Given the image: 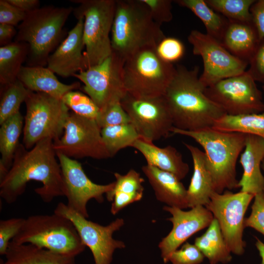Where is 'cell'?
<instances>
[{"label":"cell","mask_w":264,"mask_h":264,"mask_svg":"<svg viewBox=\"0 0 264 264\" xmlns=\"http://www.w3.org/2000/svg\"><path fill=\"white\" fill-rule=\"evenodd\" d=\"M68 109L81 116L96 120L100 109L88 96L75 90L66 93L62 99Z\"/></svg>","instance_id":"obj_36"},{"label":"cell","mask_w":264,"mask_h":264,"mask_svg":"<svg viewBox=\"0 0 264 264\" xmlns=\"http://www.w3.org/2000/svg\"><path fill=\"white\" fill-rule=\"evenodd\" d=\"M0 264H75L74 257L61 254L31 243L11 241Z\"/></svg>","instance_id":"obj_26"},{"label":"cell","mask_w":264,"mask_h":264,"mask_svg":"<svg viewBox=\"0 0 264 264\" xmlns=\"http://www.w3.org/2000/svg\"><path fill=\"white\" fill-rule=\"evenodd\" d=\"M178 5L189 9L203 23L206 34L220 43L229 20L211 8L205 0H176Z\"/></svg>","instance_id":"obj_31"},{"label":"cell","mask_w":264,"mask_h":264,"mask_svg":"<svg viewBox=\"0 0 264 264\" xmlns=\"http://www.w3.org/2000/svg\"><path fill=\"white\" fill-rule=\"evenodd\" d=\"M163 209L172 216L167 220L172 222L173 228L158 245L163 261L166 263L171 254L188 238L208 227L214 216L209 210L201 205L192 208L187 211L169 206H165Z\"/></svg>","instance_id":"obj_18"},{"label":"cell","mask_w":264,"mask_h":264,"mask_svg":"<svg viewBox=\"0 0 264 264\" xmlns=\"http://www.w3.org/2000/svg\"><path fill=\"white\" fill-rule=\"evenodd\" d=\"M247 72L255 81L263 83L264 81V40L259 44L250 58Z\"/></svg>","instance_id":"obj_44"},{"label":"cell","mask_w":264,"mask_h":264,"mask_svg":"<svg viewBox=\"0 0 264 264\" xmlns=\"http://www.w3.org/2000/svg\"><path fill=\"white\" fill-rule=\"evenodd\" d=\"M29 92L19 80L0 88V125L19 112L21 105L27 97Z\"/></svg>","instance_id":"obj_34"},{"label":"cell","mask_w":264,"mask_h":264,"mask_svg":"<svg viewBox=\"0 0 264 264\" xmlns=\"http://www.w3.org/2000/svg\"><path fill=\"white\" fill-rule=\"evenodd\" d=\"M17 79L30 91L45 93L59 99L81 87L79 82L68 85L61 82L54 73L45 66H23Z\"/></svg>","instance_id":"obj_24"},{"label":"cell","mask_w":264,"mask_h":264,"mask_svg":"<svg viewBox=\"0 0 264 264\" xmlns=\"http://www.w3.org/2000/svg\"><path fill=\"white\" fill-rule=\"evenodd\" d=\"M188 41L193 53L200 56L203 70L199 80L205 87L246 71L248 63L230 53L218 41L198 30H192Z\"/></svg>","instance_id":"obj_14"},{"label":"cell","mask_w":264,"mask_h":264,"mask_svg":"<svg viewBox=\"0 0 264 264\" xmlns=\"http://www.w3.org/2000/svg\"><path fill=\"white\" fill-rule=\"evenodd\" d=\"M156 51L162 59L173 64L182 58L185 52V47L179 39L175 37H166L157 44Z\"/></svg>","instance_id":"obj_38"},{"label":"cell","mask_w":264,"mask_h":264,"mask_svg":"<svg viewBox=\"0 0 264 264\" xmlns=\"http://www.w3.org/2000/svg\"><path fill=\"white\" fill-rule=\"evenodd\" d=\"M94 119L69 112L63 135L53 141L56 152L75 159L91 157L97 159L110 157Z\"/></svg>","instance_id":"obj_15"},{"label":"cell","mask_w":264,"mask_h":264,"mask_svg":"<svg viewBox=\"0 0 264 264\" xmlns=\"http://www.w3.org/2000/svg\"><path fill=\"white\" fill-rule=\"evenodd\" d=\"M78 5L73 11L77 19H84L83 41L86 69L96 66L111 55L110 34L115 0H72Z\"/></svg>","instance_id":"obj_7"},{"label":"cell","mask_w":264,"mask_h":264,"mask_svg":"<svg viewBox=\"0 0 264 264\" xmlns=\"http://www.w3.org/2000/svg\"><path fill=\"white\" fill-rule=\"evenodd\" d=\"M254 196L241 191L233 193L226 190L221 194L214 191L205 206L217 220L230 251L237 255H242L244 252V217Z\"/></svg>","instance_id":"obj_12"},{"label":"cell","mask_w":264,"mask_h":264,"mask_svg":"<svg viewBox=\"0 0 264 264\" xmlns=\"http://www.w3.org/2000/svg\"><path fill=\"white\" fill-rule=\"evenodd\" d=\"M212 127L220 131L258 136L264 140V112L239 116L225 114Z\"/></svg>","instance_id":"obj_32"},{"label":"cell","mask_w":264,"mask_h":264,"mask_svg":"<svg viewBox=\"0 0 264 264\" xmlns=\"http://www.w3.org/2000/svg\"><path fill=\"white\" fill-rule=\"evenodd\" d=\"M142 170L148 178L157 200L170 207L181 209L188 207L187 190L173 174L146 165Z\"/></svg>","instance_id":"obj_21"},{"label":"cell","mask_w":264,"mask_h":264,"mask_svg":"<svg viewBox=\"0 0 264 264\" xmlns=\"http://www.w3.org/2000/svg\"><path fill=\"white\" fill-rule=\"evenodd\" d=\"M26 114L23 129V145L27 150L38 142L61 137L69 114L62 99L46 93L29 90L25 100Z\"/></svg>","instance_id":"obj_9"},{"label":"cell","mask_w":264,"mask_h":264,"mask_svg":"<svg viewBox=\"0 0 264 264\" xmlns=\"http://www.w3.org/2000/svg\"><path fill=\"white\" fill-rule=\"evenodd\" d=\"M120 104L139 138L153 142L172 132L173 120L163 95L138 97L127 92Z\"/></svg>","instance_id":"obj_13"},{"label":"cell","mask_w":264,"mask_h":264,"mask_svg":"<svg viewBox=\"0 0 264 264\" xmlns=\"http://www.w3.org/2000/svg\"><path fill=\"white\" fill-rule=\"evenodd\" d=\"M101 136L110 157L120 150L132 147L139 138L131 123L104 127L101 130Z\"/></svg>","instance_id":"obj_33"},{"label":"cell","mask_w":264,"mask_h":264,"mask_svg":"<svg viewBox=\"0 0 264 264\" xmlns=\"http://www.w3.org/2000/svg\"><path fill=\"white\" fill-rule=\"evenodd\" d=\"M165 37L142 0H116L110 34L113 51L125 60L139 50L156 47Z\"/></svg>","instance_id":"obj_4"},{"label":"cell","mask_w":264,"mask_h":264,"mask_svg":"<svg viewBox=\"0 0 264 264\" xmlns=\"http://www.w3.org/2000/svg\"><path fill=\"white\" fill-rule=\"evenodd\" d=\"M262 83H263V86H262L263 94V97H264V81Z\"/></svg>","instance_id":"obj_49"},{"label":"cell","mask_w":264,"mask_h":264,"mask_svg":"<svg viewBox=\"0 0 264 264\" xmlns=\"http://www.w3.org/2000/svg\"><path fill=\"white\" fill-rule=\"evenodd\" d=\"M57 157L50 138L39 141L30 150L20 143L10 169L0 181V197L8 204L14 203L25 192L31 180L43 184L35 192L45 203L50 202L56 197L65 196V187Z\"/></svg>","instance_id":"obj_1"},{"label":"cell","mask_w":264,"mask_h":264,"mask_svg":"<svg viewBox=\"0 0 264 264\" xmlns=\"http://www.w3.org/2000/svg\"><path fill=\"white\" fill-rule=\"evenodd\" d=\"M176 69L173 64L159 56L156 47L142 49L125 60L123 73L125 88L138 97L163 96Z\"/></svg>","instance_id":"obj_8"},{"label":"cell","mask_w":264,"mask_h":264,"mask_svg":"<svg viewBox=\"0 0 264 264\" xmlns=\"http://www.w3.org/2000/svg\"><path fill=\"white\" fill-rule=\"evenodd\" d=\"M24 118L18 112L0 125V181L10 169L15 152L20 144L19 138L24 126Z\"/></svg>","instance_id":"obj_28"},{"label":"cell","mask_w":264,"mask_h":264,"mask_svg":"<svg viewBox=\"0 0 264 264\" xmlns=\"http://www.w3.org/2000/svg\"><path fill=\"white\" fill-rule=\"evenodd\" d=\"M252 23L257 31L259 42L264 40V0H256L250 8Z\"/></svg>","instance_id":"obj_45"},{"label":"cell","mask_w":264,"mask_h":264,"mask_svg":"<svg viewBox=\"0 0 264 264\" xmlns=\"http://www.w3.org/2000/svg\"><path fill=\"white\" fill-rule=\"evenodd\" d=\"M84 19H77L74 27L49 56L47 67L62 77H69L86 70L83 49Z\"/></svg>","instance_id":"obj_19"},{"label":"cell","mask_w":264,"mask_h":264,"mask_svg":"<svg viewBox=\"0 0 264 264\" xmlns=\"http://www.w3.org/2000/svg\"><path fill=\"white\" fill-rule=\"evenodd\" d=\"M176 68L163 95L174 127L186 131L212 127L226 113L205 94L206 88L200 81L199 67L195 66L189 69L178 65Z\"/></svg>","instance_id":"obj_2"},{"label":"cell","mask_w":264,"mask_h":264,"mask_svg":"<svg viewBox=\"0 0 264 264\" xmlns=\"http://www.w3.org/2000/svg\"><path fill=\"white\" fill-rule=\"evenodd\" d=\"M102 129L106 127L131 123V119L120 103H116L100 110L95 120Z\"/></svg>","instance_id":"obj_37"},{"label":"cell","mask_w":264,"mask_h":264,"mask_svg":"<svg viewBox=\"0 0 264 264\" xmlns=\"http://www.w3.org/2000/svg\"><path fill=\"white\" fill-rule=\"evenodd\" d=\"M148 6L154 20L161 25L170 22L173 19L172 0H142Z\"/></svg>","instance_id":"obj_41"},{"label":"cell","mask_w":264,"mask_h":264,"mask_svg":"<svg viewBox=\"0 0 264 264\" xmlns=\"http://www.w3.org/2000/svg\"><path fill=\"white\" fill-rule=\"evenodd\" d=\"M209 260L210 264L230 262L232 258L217 220L214 218L207 230L197 237L194 244Z\"/></svg>","instance_id":"obj_29"},{"label":"cell","mask_w":264,"mask_h":264,"mask_svg":"<svg viewBox=\"0 0 264 264\" xmlns=\"http://www.w3.org/2000/svg\"><path fill=\"white\" fill-rule=\"evenodd\" d=\"M261 168H262V169H263V171L264 172V159L262 162Z\"/></svg>","instance_id":"obj_50"},{"label":"cell","mask_w":264,"mask_h":264,"mask_svg":"<svg viewBox=\"0 0 264 264\" xmlns=\"http://www.w3.org/2000/svg\"><path fill=\"white\" fill-rule=\"evenodd\" d=\"M244 226L253 228L264 236V193L254 196L251 214L245 219Z\"/></svg>","instance_id":"obj_42"},{"label":"cell","mask_w":264,"mask_h":264,"mask_svg":"<svg viewBox=\"0 0 264 264\" xmlns=\"http://www.w3.org/2000/svg\"><path fill=\"white\" fill-rule=\"evenodd\" d=\"M204 93L229 115L264 112L263 93L247 70L206 87Z\"/></svg>","instance_id":"obj_10"},{"label":"cell","mask_w":264,"mask_h":264,"mask_svg":"<svg viewBox=\"0 0 264 264\" xmlns=\"http://www.w3.org/2000/svg\"><path fill=\"white\" fill-rule=\"evenodd\" d=\"M172 132L191 137L202 147L214 192L221 194L224 190L239 188L236 167L245 147L246 134L220 131L212 127L196 131L173 127Z\"/></svg>","instance_id":"obj_3"},{"label":"cell","mask_w":264,"mask_h":264,"mask_svg":"<svg viewBox=\"0 0 264 264\" xmlns=\"http://www.w3.org/2000/svg\"><path fill=\"white\" fill-rule=\"evenodd\" d=\"M17 30L15 26L7 24L0 23V45L3 46L11 43L16 37Z\"/></svg>","instance_id":"obj_46"},{"label":"cell","mask_w":264,"mask_h":264,"mask_svg":"<svg viewBox=\"0 0 264 264\" xmlns=\"http://www.w3.org/2000/svg\"><path fill=\"white\" fill-rule=\"evenodd\" d=\"M11 241L18 244H33L74 257L83 252L86 246L72 222L54 213L34 215L25 219Z\"/></svg>","instance_id":"obj_6"},{"label":"cell","mask_w":264,"mask_h":264,"mask_svg":"<svg viewBox=\"0 0 264 264\" xmlns=\"http://www.w3.org/2000/svg\"><path fill=\"white\" fill-rule=\"evenodd\" d=\"M29 53L27 43L14 41L0 47V88L15 81Z\"/></svg>","instance_id":"obj_30"},{"label":"cell","mask_w":264,"mask_h":264,"mask_svg":"<svg viewBox=\"0 0 264 264\" xmlns=\"http://www.w3.org/2000/svg\"><path fill=\"white\" fill-rule=\"evenodd\" d=\"M113 188L107 193L106 198L112 201L110 212L113 215L129 204L140 200L142 197L144 180L140 174L131 169L124 175L115 173Z\"/></svg>","instance_id":"obj_27"},{"label":"cell","mask_w":264,"mask_h":264,"mask_svg":"<svg viewBox=\"0 0 264 264\" xmlns=\"http://www.w3.org/2000/svg\"><path fill=\"white\" fill-rule=\"evenodd\" d=\"M61 167L66 189L65 197L68 207L86 218L88 201L95 199L98 203L104 201L103 195L113 188L115 183L100 185L93 182L85 174L81 164L59 152H56Z\"/></svg>","instance_id":"obj_17"},{"label":"cell","mask_w":264,"mask_h":264,"mask_svg":"<svg viewBox=\"0 0 264 264\" xmlns=\"http://www.w3.org/2000/svg\"><path fill=\"white\" fill-rule=\"evenodd\" d=\"M204 256L195 245L185 243L180 249L174 251L169 259L172 264H199Z\"/></svg>","instance_id":"obj_40"},{"label":"cell","mask_w":264,"mask_h":264,"mask_svg":"<svg viewBox=\"0 0 264 264\" xmlns=\"http://www.w3.org/2000/svg\"><path fill=\"white\" fill-rule=\"evenodd\" d=\"M54 213L72 222L84 244L91 250L95 264H110L114 251L125 247L123 242L112 238L113 233L124 225L122 219L118 218L103 226L88 220L62 202L57 205Z\"/></svg>","instance_id":"obj_16"},{"label":"cell","mask_w":264,"mask_h":264,"mask_svg":"<svg viewBox=\"0 0 264 264\" xmlns=\"http://www.w3.org/2000/svg\"><path fill=\"white\" fill-rule=\"evenodd\" d=\"M264 159V140L246 134L245 147L240 158L243 171L238 183L240 191L254 196L264 193V176L261 172Z\"/></svg>","instance_id":"obj_20"},{"label":"cell","mask_w":264,"mask_h":264,"mask_svg":"<svg viewBox=\"0 0 264 264\" xmlns=\"http://www.w3.org/2000/svg\"><path fill=\"white\" fill-rule=\"evenodd\" d=\"M26 13L9 3L0 0V23L17 26L25 19Z\"/></svg>","instance_id":"obj_43"},{"label":"cell","mask_w":264,"mask_h":264,"mask_svg":"<svg viewBox=\"0 0 264 264\" xmlns=\"http://www.w3.org/2000/svg\"><path fill=\"white\" fill-rule=\"evenodd\" d=\"M256 246L262 259L261 264H264V243L258 238H256Z\"/></svg>","instance_id":"obj_48"},{"label":"cell","mask_w":264,"mask_h":264,"mask_svg":"<svg viewBox=\"0 0 264 264\" xmlns=\"http://www.w3.org/2000/svg\"><path fill=\"white\" fill-rule=\"evenodd\" d=\"M215 11L230 21L251 22L250 8L255 0H205Z\"/></svg>","instance_id":"obj_35"},{"label":"cell","mask_w":264,"mask_h":264,"mask_svg":"<svg viewBox=\"0 0 264 264\" xmlns=\"http://www.w3.org/2000/svg\"><path fill=\"white\" fill-rule=\"evenodd\" d=\"M7 1L26 13L40 8V2L38 0H7Z\"/></svg>","instance_id":"obj_47"},{"label":"cell","mask_w":264,"mask_h":264,"mask_svg":"<svg viewBox=\"0 0 264 264\" xmlns=\"http://www.w3.org/2000/svg\"><path fill=\"white\" fill-rule=\"evenodd\" d=\"M25 219L13 218L0 220V254L5 255L9 244L22 228Z\"/></svg>","instance_id":"obj_39"},{"label":"cell","mask_w":264,"mask_h":264,"mask_svg":"<svg viewBox=\"0 0 264 264\" xmlns=\"http://www.w3.org/2000/svg\"><path fill=\"white\" fill-rule=\"evenodd\" d=\"M132 147L142 154L147 165L171 173L180 180L189 172V165L184 161L181 154L171 145L160 148L153 142L139 138Z\"/></svg>","instance_id":"obj_22"},{"label":"cell","mask_w":264,"mask_h":264,"mask_svg":"<svg viewBox=\"0 0 264 264\" xmlns=\"http://www.w3.org/2000/svg\"><path fill=\"white\" fill-rule=\"evenodd\" d=\"M73 9L47 5L26 13L14 39L28 45L26 66H47L50 55L67 35L64 26Z\"/></svg>","instance_id":"obj_5"},{"label":"cell","mask_w":264,"mask_h":264,"mask_svg":"<svg viewBox=\"0 0 264 264\" xmlns=\"http://www.w3.org/2000/svg\"><path fill=\"white\" fill-rule=\"evenodd\" d=\"M125 61L112 51L100 64L73 75L84 84L82 89L100 110L120 103L127 93L123 75Z\"/></svg>","instance_id":"obj_11"},{"label":"cell","mask_w":264,"mask_h":264,"mask_svg":"<svg viewBox=\"0 0 264 264\" xmlns=\"http://www.w3.org/2000/svg\"><path fill=\"white\" fill-rule=\"evenodd\" d=\"M190 152L193 162V173L190 185L187 190L188 207L197 206H206L214 192L211 175L207 167L204 152L198 148L184 143Z\"/></svg>","instance_id":"obj_23"},{"label":"cell","mask_w":264,"mask_h":264,"mask_svg":"<svg viewBox=\"0 0 264 264\" xmlns=\"http://www.w3.org/2000/svg\"><path fill=\"white\" fill-rule=\"evenodd\" d=\"M259 43L253 24L229 20L220 43L232 54L248 63Z\"/></svg>","instance_id":"obj_25"}]
</instances>
